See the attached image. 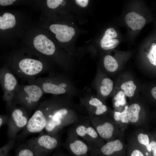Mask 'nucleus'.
I'll return each mask as SVG.
<instances>
[{"label":"nucleus","instance_id":"nucleus-1","mask_svg":"<svg viewBox=\"0 0 156 156\" xmlns=\"http://www.w3.org/2000/svg\"><path fill=\"white\" fill-rule=\"evenodd\" d=\"M48 112V120L44 129L46 133L58 134L65 127L73 124H79L89 117L79 115L64 99L57 97L45 100Z\"/></svg>","mask_w":156,"mask_h":156},{"label":"nucleus","instance_id":"nucleus-2","mask_svg":"<svg viewBox=\"0 0 156 156\" xmlns=\"http://www.w3.org/2000/svg\"><path fill=\"white\" fill-rule=\"evenodd\" d=\"M43 94L40 87L35 83L19 85L12 102L22 106L30 113L38 107Z\"/></svg>","mask_w":156,"mask_h":156},{"label":"nucleus","instance_id":"nucleus-3","mask_svg":"<svg viewBox=\"0 0 156 156\" xmlns=\"http://www.w3.org/2000/svg\"><path fill=\"white\" fill-rule=\"evenodd\" d=\"M12 102L7 106L9 119L7 134L9 140L16 139L20 131L26 126L29 119L28 112L23 107Z\"/></svg>","mask_w":156,"mask_h":156},{"label":"nucleus","instance_id":"nucleus-4","mask_svg":"<svg viewBox=\"0 0 156 156\" xmlns=\"http://www.w3.org/2000/svg\"><path fill=\"white\" fill-rule=\"evenodd\" d=\"M48 112L45 100L39 103L25 127L16 138L23 139L30 134L40 132L44 129L47 124Z\"/></svg>","mask_w":156,"mask_h":156},{"label":"nucleus","instance_id":"nucleus-5","mask_svg":"<svg viewBox=\"0 0 156 156\" xmlns=\"http://www.w3.org/2000/svg\"><path fill=\"white\" fill-rule=\"evenodd\" d=\"M11 71L21 79L27 80L29 84L34 81L36 77L48 71L40 61L28 58L20 60L17 67Z\"/></svg>","mask_w":156,"mask_h":156},{"label":"nucleus","instance_id":"nucleus-6","mask_svg":"<svg viewBox=\"0 0 156 156\" xmlns=\"http://www.w3.org/2000/svg\"><path fill=\"white\" fill-rule=\"evenodd\" d=\"M26 143L33 149L36 156H46L57 149L61 145L57 134L53 135L47 133L33 137Z\"/></svg>","mask_w":156,"mask_h":156},{"label":"nucleus","instance_id":"nucleus-7","mask_svg":"<svg viewBox=\"0 0 156 156\" xmlns=\"http://www.w3.org/2000/svg\"><path fill=\"white\" fill-rule=\"evenodd\" d=\"M63 77L60 75L50 74L47 77H38L33 83L39 86L44 94L54 95L65 94L67 91V84Z\"/></svg>","mask_w":156,"mask_h":156},{"label":"nucleus","instance_id":"nucleus-8","mask_svg":"<svg viewBox=\"0 0 156 156\" xmlns=\"http://www.w3.org/2000/svg\"><path fill=\"white\" fill-rule=\"evenodd\" d=\"M0 80L3 92V99L8 105L12 102L19 85L14 73L6 68L1 70Z\"/></svg>","mask_w":156,"mask_h":156},{"label":"nucleus","instance_id":"nucleus-9","mask_svg":"<svg viewBox=\"0 0 156 156\" xmlns=\"http://www.w3.org/2000/svg\"><path fill=\"white\" fill-rule=\"evenodd\" d=\"M90 123L89 119L76 124L74 129L77 135L86 142L90 151L100 148L97 143V140L100 136L94 127L90 125Z\"/></svg>","mask_w":156,"mask_h":156},{"label":"nucleus","instance_id":"nucleus-10","mask_svg":"<svg viewBox=\"0 0 156 156\" xmlns=\"http://www.w3.org/2000/svg\"><path fill=\"white\" fill-rule=\"evenodd\" d=\"M74 128L71 129L63 145L73 156H87L89 148L84 142L78 138Z\"/></svg>","mask_w":156,"mask_h":156},{"label":"nucleus","instance_id":"nucleus-11","mask_svg":"<svg viewBox=\"0 0 156 156\" xmlns=\"http://www.w3.org/2000/svg\"><path fill=\"white\" fill-rule=\"evenodd\" d=\"M123 146L118 140L109 141L101 147L90 151L91 156H112L121 151Z\"/></svg>","mask_w":156,"mask_h":156},{"label":"nucleus","instance_id":"nucleus-12","mask_svg":"<svg viewBox=\"0 0 156 156\" xmlns=\"http://www.w3.org/2000/svg\"><path fill=\"white\" fill-rule=\"evenodd\" d=\"M33 43L34 47L38 51L47 55L53 54L55 47L53 42L43 34H39L34 38Z\"/></svg>","mask_w":156,"mask_h":156},{"label":"nucleus","instance_id":"nucleus-13","mask_svg":"<svg viewBox=\"0 0 156 156\" xmlns=\"http://www.w3.org/2000/svg\"><path fill=\"white\" fill-rule=\"evenodd\" d=\"M49 29L55 34L56 38L61 42L69 41L75 33L73 28L65 25L53 24L50 26Z\"/></svg>","mask_w":156,"mask_h":156},{"label":"nucleus","instance_id":"nucleus-14","mask_svg":"<svg viewBox=\"0 0 156 156\" xmlns=\"http://www.w3.org/2000/svg\"><path fill=\"white\" fill-rule=\"evenodd\" d=\"M117 36V34L114 29L110 28L107 29L101 41V48L104 50H108L117 47L119 42L117 39H113Z\"/></svg>","mask_w":156,"mask_h":156},{"label":"nucleus","instance_id":"nucleus-15","mask_svg":"<svg viewBox=\"0 0 156 156\" xmlns=\"http://www.w3.org/2000/svg\"><path fill=\"white\" fill-rule=\"evenodd\" d=\"M125 20L127 25L134 30L141 29L146 23V20L143 17L134 12L127 14Z\"/></svg>","mask_w":156,"mask_h":156},{"label":"nucleus","instance_id":"nucleus-16","mask_svg":"<svg viewBox=\"0 0 156 156\" xmlns=\"http://www.w3.org/2000/svg\"><path fill=\"white\" fill-rule=\"evenodd\" d=\"M90 122L92 126L101 138L109 139L112 137L113 133L114 127L111 123L106 122L103 124H99L94 122Z\"/></svg>","mask_w":156,"mask_h":156},{"label":"nucleus","instance_id":"nucleus-17","mask_svg":"<svg viewBox=\"0 0 156 156\" xmlns=\"http://www.w3.org/2000/svg\"><path fill=\"white\" fill-rule=\"evenodd\" d=\"M88 105L92 111L90 112L89 117L96 116L101 115L105 112L107 110L106 105L98 99L93 97L88 101Z\"/></svg>","mask_w":156,"mask_h":156},{"label":"nucleus","instance_id":"nucleus-18","mask_svg":"<svg viewBox=\"0 0 156 156\" xmlns=\"http://www.w3.org/2000/svg\"><path fill=\"white\" fill-rule=\"evenodd\" d=\"M14 16L10 13L6 12L0 16V29H5L12 28L15 25Z\"/></svg>","mask_w":156,"mask_h":156},{"label":"nucleus","instance_id":"nucleus-19","mask_svg":"<svg viewBox=\"0 0 156 156\" xmlns=\"http://www.w3.org/2000/svg\"><path fill=\"white\" fill-rule=\"evenodd\" d=\"M140 110V106L136 103L133 104L128 107L127 111L129 121L135 123L138 121Z\"/></svg>","mask_w":156,"mask_h":156},{"label":"nucleus","instance_id":"nucleus-20","mask_svg":"<svg viewBox=\"0 0 156 156\" xmlns=\"http://www.w3.org/2000/svg\"><path fill=\"white\" fill-rule=\"evenodd\" d=\"M113 82L110 79L106 78L102 81L100 88L101 94L105 96L109 95L113 90Z\"/></svg>","mask_w":156,"mask_h":156},{"label":"nucleus","instance_id":"nucleus-21","mask_svg":"<svg viewBox=\"0 0 156 156\" xmlns=\"http://www.w3.org/2000/svg\"><path fill=\"white\" fill-rule=\"evenodd\" d=\"M104 65L106 70L110 72H114L118 67V63L116 60L109 55L105 56L104 59Z\"/></svg>","mask_w":156,"mask_h":156},{"label":"nucleus","instance_id":"nucleus-22","mask_svg":"<svg viewBox=\"0 0 156 156\" xmlns=\"http://www.w3.org/2000/svg\"><path fill=\"white\" fill-rule=\"evenodd\" d=\"M15 156H36L33 149L25 143L20 145L16 150Z\"/></svg>","mask_w":156,"mask_h":156},{"label":"nucleus","instance_id":"nucleus-23","mask_svg":"<svg viewBox=\"0 0 156 156\" xmlns=\"http://www.w3.org/2000/svg\"><path fill=\"white\" fill-rule=\"evenodd\" d=\"M121 88L124 90L125 94L128 97H131L134 94L136 86L133 81L130 80L123 83L121 86Z\"/></svg>","mask_w":156,"mask_h":156},{"label":"nucleus","instance_id":"nucleus-24","mask_svg":"<svg viewBox=\"0 0 156 156\" xmlns=\"http://www.w3.org/2000/svg\"><path fill=\"white\" fill-rule=\"evenodd\" d=\"M16 139L9 140L5 145L1 147L0 156H8L10 151L14 147Z\"/></svg>","mask_w":156,"mask_h":156},{"label":"nucleus","instance_id":"nucleus-25","mask_svg":"<svg viewBox=\"0 0 156 156\" xmlns=\"http://www.w3.org/2000/svg\"><path fill=\"white\" fill-rule=\"evenodd\" d=\"M127 109H125L121 112H115L114 116L115 120L116 121L121 120L123 123H128L129 120L128 118Z\"/></svg>","mask_w":156,"mask_h":156},{"label":"nucleus","instance_id":"nucleus-26","mask_svg":"<svg viewBox=\"0 0 156 156\" xmlns=\"http://www.w3.org/2000/svg\"><path fill=\"white\" fill-rule=\"evenodd\" d=\"M114 99L116 101L115 103V105L116 107H118L120 105L123 106L126 103L125 94L122 91H120L114 97Z\"/></svg>","mask_w":156,"mask_h":156},{"label":"nucleus","instance_id":"nucleus-27","mask_svg":"<svg viewBox=\"0 0 156 156\" xmlns=\"http://www.w3.org/2000/svg\"><path fill=\"white\" fill-rule=\"evenodd\" d=\"M138 140L140 144L145 146L148 151L150 152L151 151L149 143L148 137L147 134L140 133L138 136Z\"/></svg>","mask_w":156,"mask_h":156},{"label":"nucleus","instance_id":"nucleus-28","mask_svg":"<svg viewBox=\"0 0 156 156\" xmlns=\"http://www.w3.org/2000/svg\"><path fill=\"white\" fill-rule=\"evenodd\" d=\"M147 56L150 63L156 66V44L151 46Z\"/></svg>","mask_w":156,"mask_h":156},{"label":"nucleus","instance_id":"nucleus-29","mask_svg":"<svg viewBox=\"0 0 156 156\" xmlns=\"http://www.w3.org/2000/svg\"><path fill=\"white\" fill-rule=\"evenodd\" d=\"M62 1V0H47V4L49 8L55 9L61 4Z\"/></svg>","mask_w":156,"mask_h":156},{"label":"nucleus","instance_id":"nucleus-30","mask_svg":"<svg viewBox=\"0 0 156 156\" xmlns=\"http://www.w3.org/2000/svg\"><path fill=\"white\" fill-rule=\"evenodd\" d=\"M9 119L8 114L6 115H0V127H1L6 123H7Z\"/></svg>","mask_w":156,"mask_h":156},{"label":"nucleus","instance_id":"nucleus-31","mask_svg":"<svg viewBox=\"0 0 156 156\" xmlns=\"http://www.w3.org/2000/svg\"><path fill=\"white\" fill-rule=\"evenodd\" d=\"M75 3L79 6L85 7L87 5L89 1L88 0H76Z\"/></svg>","mask_w":156,"mask_h":156},{"label":"nucleus","instance_id":"nucleus-32","mask_svg":"<svg viewBox=\"0 0 156 156\" xmlns=\"http://www.w3.org/2000/svg\"><path fill=\"white\" fill-rule=\"evenodd\" d=\"M15 0H0V4L2 6H6L12 4Z\"/></svg>","mask_w":156,"mask_h":156},{"label":"nucleus","instance_id":"nucleus-33","mask_svg":"<svg viewBox=\"0 0 156 156\" xmlns=\"http://www.w3.org/2000/svg\"><path fill=\"white\" fill-rule=\"evenodd\" d=\"M130 156H145L143 153L138 149L133 150L131 153Z\"/></svg>","mask_w":156,"mask_h":156},{"label":"nucleus","instance_id":"nucleus-34","mask_svg":"<svg viewBox=\"0 0 156 156\" xmlns=\"http://www.w3.org/2000/svg\"><path fill=\"white\" fill-rule=\"evenodd\" d=\"M153 156H156V142L153 141L150 144Z\"/></svg>","mask_w":156,"mask_h":156},{"label":"nucleus","instance_id":"nucleus-35","mask_svg":"<svg viewBox=\"0 0 156 156\" xmlns=\"http://www.w3.org/2000/svg\"><path fill=\"white\" fill-rule=\"evenodd\" d=\"M151 94L153 98L156 99V86L153 88L151 90Z\"/></svg>","mask_w":156,"mask_h":156},{"label":"nucleus","instance_id":"nucleus-36","mask_svg":"<svg viewBox=\"0 0 156 156\" xmlns=\"http://www.w3.org/2000/svg\"><path fill=\"white\" fill-rule=\"evenodd\" d=\"M66 3V2L64 0H62V2L61 4L63 6L65 5Z\"/></svg>","mask_w":156,"mask_h":156},{"label":"nucleus","instance_id":"nucleus-37","mask_svg":"<svg viewBox=\"0 0 156 156\" xmlns=\"http://www.w3.org/2000/svg\"><path fill=\"white\" fill-rule=\"evenodd\" d=\"M145 155L146 156H148V153H147V152H146L145 153Z\"/></svg>","mask_w":156,"mask_h":156},{"label":"nucleus","instance_id":"nucleus-38","mask_svg":"<svg viewBox=\"0 0 156 156\" xmlns=\"http://www.w3.org/2000/svg\"><path fill=\"white\" fill-rule=\"evenodd\" d=\"M72 24H73V23H72Z\"/></svg>","mask_w":156,"mask_h":156}]
</instances>
